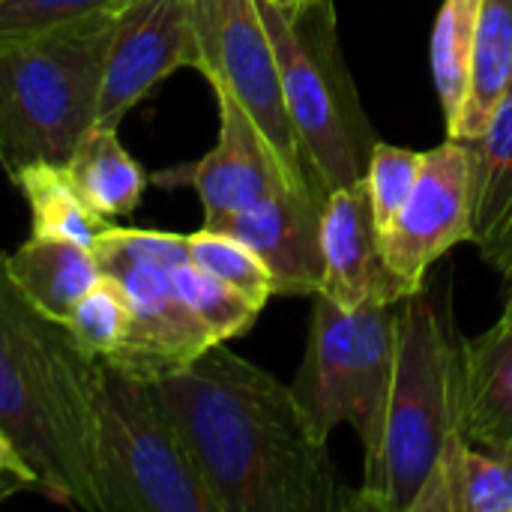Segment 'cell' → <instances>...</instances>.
Segmentation results:
<instances>
[{"label":"cell","mask_w":512,"mask_h":512,"mask_svg":"<svg viewBox=\"0 0 512 512\" xmlns=\"http://www.w3.org/2000/svg\"><path fill=\"white\" fill-rule=\"evenodd\" d=\"M153 387L219 512L348 510L294 390L228 342Z\"/></svg>","instance_id":"1"},{"label":"cell","mask_w":512,"mask_h":512,"mask_svg":"<svg viewBox=\"0 0 512 512\" xmlns=\"http://www.w3.org/2000/svg\"><path fill=\"white\" fill-rule=\"evenodd\" d=\"M99 360L63 321L36 309L0 252V429L24 456L36 489L99 512L93 477Z\"/></svg>","instance_id":"2"},{"label":"cell","mask_w":512,"mask_h":512,"mask_svg":"<svg viewBox=\"0 0 512 512\" xmlns=\"http://www.w3.org/2000/svg\"><path fill=\"white\" fill-rule=\"evenodd\" d=\"M450 276L426 279L399 303V351L378 456L348 510L408 512L456 432L462 336L453 324Z\"/></svg>","instance_id":"3"},{"label":"cell","mask_w":512,"mask_h":512,"mask_svg":"<svg viewBox=\"0 0 512 512\" xmlns=\"http://www.w3.org/2000/svg\"><path fill=\"white\" fill-rule=\"evenodd\" d=\"M114 15L0 33V168L12 183L30 165H66L96 123Z\"/></svg>","instance_id":"4"},{"label":"cell","mask_w":512,"mask_h":512,"mask_svg":"<svg viewBox=\"0 0 512 512\" xmlns=\"http://www.w3.org/2000/svg\"><path fill=\"white\" fill-rule=\"evenodd\" d=\"M255 3L273 42L288 120L309 171L324 192L363 180L378 138L360 108L339 48L333 0L297 15L273 0Z\"/></svg>","instance_id":"5"},{"label":"cell","mask_w":512,"mask_h":512,"mask_svg":"<svg viewBox=\"0 0 512 512\" xmlns=\"http://www.w3.org/2000/svg\"><path fill=\"white\" fill-rule=\"evenodd\" d=\"M93 477L99 512H219L153 381L105 360L96 378Z\"/></svg>","instance_id":"6"},{"label":"cell","mask_w":512,"mask_h":512,"mask_svg":"<svg viewBox=\"0 0 512 512\" xmlns=\"http://www.w3.org/2000/svg\"><path fill=\"white\" fill-rule=\"evenodd\" d=\"M396 351L399 306L348 312L324 294L312 297L306 354L291 390L321 444L345 423L357 432L363 468L381 450Z\"/></svg>","instance_id":"7"},{"label":"cell","mask_w":512,"mask_h":512,"mask_svg":"<svg viewBox=\"0 0 512 512\" xmlns=\"http://www.w3.org/2000/svg\"><path fill=\"white\" fill-rule=\"evenodd\" d=\"M99 267L129 303L126 342L105 363L141 378L162 381L207 348L219 345L177 291L174 270L189 258L186 234L108 225L93 246Z\"/></svg>","instance_id":"8"},{"label":"cell","mask_w":512,"mask_h":512,"mask_svg":"<svg viewBox=\"0 0 512 512\" xmlns=\"http://www.w3.org/2000/svg\"><path fill=\"white\" fill-rule=\"evenodd\" d=\"M192 15L198 42L195 69L210 81L213 93H228L252 117L294 183H318L288 120L273 42L258 3L192 0Z\"/></svg>","instance_id":"9"},{"label":"cell","mask_w":512,"mask_h":512,"mask_svg":"<svg viewBox=\"0 0 512 512\" xmlns=\"http://www.w3.org/2000/svg\"><path fill=\"white\" fill-rule=\"evenodd\" d=\"M459 243H474V171L468 141L447 138L423 153L417 183L381 246L393 273L417 291Z\"/></svg>","instance_id":"10"},{"label":"cell","mask_w":512,"mask_h":512,"mask_svg":"<svg viewBox=\"0 0 512 512\" xmlns=\"http://www.w3.org/2000/svg\"><path fill=\"white\" fill-rule=\"evenodd\" d=\"M198 63L192 0H123L114 15L96 123L120 129L168 75Z\"/></svg>","instance_id":"11"},{"label":"cell","mask_w":512,"mask_h":512,"mask_svg":"<svg viewBox=\"0 0 512 512\" xmlns=\"http://www.w3.org/2000/svg\"><path fill=\"white\" fill-rule=\"evenodd\" d=\"M216 102H219V138L210 147V153L150 177L159 186H192L204 207L201 228H216L228 216L243 213L261 204L264 198L276 195L282 186L294 183L279 165L261 129L252 123V117L228 93H216ZM297 186H312V183H297Z\"/></svg>","instance_id":"12"},{"label":"cell","mask_w":512,"mask_h":512,"mask_svg":"<svg viewBox=\"0 0 512 512\" xmlns=\"http://www.w3.org/2000/svg\"><path fill=\"white\" fill-rule=\"evenodd\" d=\"M327 192L288 183L261 204L228 216L210 231L243 240L270 270L276 297H315L324 279L321 213Z\"/></svg>","instance_id":"13"},{"label":"cell","mask_w":512,"mask_h":512,"mask_svg":"<svg viewBox=\"0 0 512 512\" xmlns=\"http://www.w3.org/2000/svg\"><path fill=\"white\" fill-rule=\"evenodd\" d=\"M321 255L324 279L318 294L348 312L363 306H399L414 294L387 264L363 180L327 192L321 213Z\"/></svg>","instance_id":"14"},{"label":"cell","mask_w":512,"mask_h":512,"mask_svg":"<svg viewBox=\"0 0 512 512\" xmlns=\"http://www.w3.org/2000/svg\"><path fill=\"white\" fill-rule=\"evenodd\" d=\"M456 432L480 450L512 456V324L462 339Z\"/></svg>","instance_id":"15"},{"label":"cell","mask_w":512,"mask_h":512,"mask_svg":"<svg viewBox=\"0 0 512 512\" xmlns=\"http://www.w3.org/2000/svg\"><path fill=\"white\" fill-rule=\"evenodd\" d=\"M408 512H512V456L453 432Z\"/></svg>","instance_id":"16"},{"label":"cell","mask_w":512,"mask_h":512,"mask_svg":"<svg viewBox=\"0 0 512 512\" xmlns=\"http://www.w3.org/2000/svg\"><path fill=\"white\" fill-rule=\"evenodd\" d=\"M6 264L24 297L48 318L63 324L102 276L93 249L39 234H30L15 252H9Z\"/></svg>","instance_id":"17"},{"label":"cell","mask_w":512,"mask_h":512,"mask_svg":"<svg viewBox=\"0 0 512 512\" xmlns=\"http://www.w3.org/2000/svg\"><path fill=\"white\" fill-rule=\"evenodd\" d=\"M66 171L84 201L117 222L132 216L147 192V171L129 156L114 126L93 123L66 159Z\"/></svg>","instance_id":"18"},{"label":"cell","mask_w":512,"mask_h":512,"mask_svg":"<svg viewBox=\"0 0 512 512\" xmlns=\"http://www.w3.org/2000/svg\"><path fill=\"white\" fill-rule=\"evenodd\" d=\"M512 84V0H483L480 21H477V42H474V66H471V87L456 123L447 126L450 138L474 141L492 111L498 108L501 96Z\"/></svg>","instance_id":"19"},{"label":"cell","mask_w":512,"mask_h":512,"mask_svg":"<svg viewBox=\"0 0 512 512\" xmlns=\"http://www.w3.org/2000/svg\"><path fill=\"white\" fill-rule=\"evenodd\" d=\"M15 186L24 192L30 207V225H33L30 234L57 237L93 249L96 240L105 234V228L114 225L84 201L66 165H51V162L30 165L21 171Z\"/></svg>","instance_id":"20"},{"label":"cell","mask_w":512,"mask_h":512,"mask_svg":"<svg viewBox=\"0 0 512 512\" xmlns=\"http://www.w3.org/2000/svg\"><path fill=\"white\" fill-rule=\"evenodd\" d=\"M474 171V243L483 249L512 210V84L486 129L468 141Z\"/></svg>","instance_id":"21"},{"label":"cell","mask_w":512,"mask_h":512,"mask_svg":"<svg viewBox=\"0 0 512 512\" xmlns=\"http://www.w3.org/2000/svg\"><path fill=\"white\" fill-rule=\"evenodd\" d=\"M480 3L483 0H444L432 27V78L447 126L462 114L471 87Z\"/></svg>","instance_id":"22"},{"label":"cell","mask_w":512,"mask_h":512,"mask_svg":"<svg viewBox=\"0 0 512 512\" xmlns=\"http://www.w3.org/2000/svg\"><path fill=\"white\" fill-rule=\"evenodd\" d=\"M186 246H189V261L198 270L234 288L240 297H246L258 309H264L270 297H276V285H273L267 264L243 240L225 231L198 228L195 234H186Z\"/></svg>","instance_id":"23"},{"label":"cell","mask_w":512,"mask_h":512,"mask_svg":"<svg viewBox=\"0 0 512 512\" xmlns=\"http://www.w3.org/2000/svg\"><path fill=\"white\" fill-rule=\"evenodd\" d=\"M174 282H177V291L186 300V306L195 312V318L210 330V336L216 342H231V339L249 333L261 315V309L255 303H249L246 297H240L234 288L222 285L210 273L198 270L189 258L183 264H177Z\"/></svg>","instance_id":"24"},{"label":"cell","mask_w":512,"mask_h":512,"mask_svg":"<svg viewBox=\"0 0 512 512\" xmlns=\"http://www.w3.org/2000/svg\"><path fill=\"white\" fill-rule=\"evenodd\" d=\"M69 333L93 360H108L126 342L129 333V303L123 288L111 276H99L96 285L78 300L66 318Z\"/></svg>","instance_id":"25"},{"label":"cell","mask_w":512,"mask_h":512,"mask_svg":"<svg viewBox=\"0 0 512 512\" xmlns=\"http://www.w3.org/2000/svg\"><path fill=\"white\" fill-rule=\"evenodd\" d=\"M420 165H423V153H417V150L384 144V141L375 144L363 183H366L372 216H375V225L381 234L393 225V219L405 207V201L417 183Z\"/></svg>","instance_id":"26"},{"label":"cell","mask_w":512,"mask_h":512,"mask_svg":"<svg viewBox=\"0 0 512 512\" xmlns=\"http://www.w3.org/2000/svg\"><path fill=\"white\" fill-rule=\"evenodd\" d=\"M123 0H0V33H36L51 30L105 9H117Z\"/></svg>","instance_id":"27"},{"label":"cell","mask_w":512,"mask_h":512,"mask_svg":"<svg viewBox=\"0 0 512 512\" xmlns=\"http://www.w3.org/2000/svg\"><path fill=\"white\" fill-rule=\"evenodd\" d=\"M483 252V258L507 279L512 273V210L507 213V219H504V225L498 228V234L480 249Z\"/></svg>","instance_id":"28"},{"label":"cell","mask_w":512,"mask_h":512,"mask_svg":"<svg viewBox=\"0 0 512 512\" xmlns=\"http://www.w3.org/2000/svg\"><path fill=\"white\" fill-rule=\"evenodd\" d=\"M0 474L3 477H12L21 486H36V477H33L30 465L24 462V456L15 450V444L6 438L3 429H0Z\"/></svg>","instance_id":"29"},{"label":"cell","mask_w":512,"mask_h":512,"mask_svg":"<svg viewBox=\"0 0 512 512\" xmlns=\"http://www.w3.org/2000/svg\"><path fill=\"white\" fill-rule=\"evenodd\" d=\"M273 3H276L279 9L297 15V12H306V9H312V6H318V3H324V0H273Z\"/></svg>","instance_id":"30"},{"label":"cell","mask_w":512,"mask_h":512,"mask_svg":"<svg viewBox=\"0 0 512 512\" xmlns=\"http://www.w3.org/2000/svg\"><path fill=\"white\" fill-rule=\"evenodd\" d=\"M504 282H507V291H504V315H501V318L512 324V273L504 279Z\"/></svg>","instance_id":"31"},{"label":"cell","mask_w":512,"mask_h":512,"mask_svg":"<svg viewBox=\"0 0 512 512\" xmlns=\"http://www.w3.org/2000/svg\"><path fill=\"white\" fill-rule=\"evenodd\" d=\"M9 486H21V483H15L12 477H3V474H0V501H3V498H6V495L12 492Z\"/></svg>","instance_id":"32"}]
</instances>
